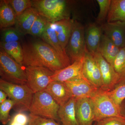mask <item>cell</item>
Returning <instances> with one entry per match:
<instances>
[{"label":"cell","mask_w":125,"mask_h":125,"mask_svg":"<svg viewBox=\"0 0 125 125\" xmlns=\"http://www.w3.org/2000/svg\"><path fill=\"white\" fill-rule=\"evenodd\" d=\"M33 7L39 14L49 22H55L70 18V10L67 1L64 0H32Z\"/></svg>","instance_id":"obj_3"},{"label":"cell","mask_w":125,"mask_h":125,"mask_svg":"<svg viewBox=\"0 0 125 125\" xmlns=\"http://www.w3.org/2000/svg\"><path fill=\"white\" fill-rule=\"evenodd\" d=\"M60 106L45 91L34 94L29 111L31 114L60 121L58 111Z\"/></svg>","instance_id":"obj_5"},{"label":"cell","mask_w":125,"mask_h":125,"mask_svg":"<svg viewBox=\"0 0 125 125\" xmlns=\"http://www.w3.org/2000/svg\"><path fill=\"white\" fill-rule=\"evenodd\" d=\"M18 17L27 9L33 7L32 0H7Z\"/></svg>","instance_id":"obj_31"},{"label":"cell","mask_w":125,"mask_h":125,"mask_svg":"<svg viewBox=\"0 0 125 125\" xmlns=\"http://www.w3.org/2000/svg\"><path fill=\"white\" fill-rule=\"evenodd\" d=\"M94 115V122L112 117H125L122 113L121 109L104 91L99 89L92 97Z\"/></svg>","instance_id":"obj_6"},{"label":"cell","mask_w":125,"mask_h":125,"mask_svg":"<svg viewBox=\"0 0 125 125\" xmlns=\"http://www.w3.org/2000/svg\"><path fill=\"white\" fill-rule=\"evenodd\" d=\"M14 106V103L10 99L0 104V121L2 125H6L11 120L10 111Z\"/></svg>","instance_id":"obj_30"},{"label":"cell","mask_w":125,"mask_h":125,"mask_svg":"<svg viewBox=\"0 0 125 125\" xmlns=\"http://www.w3.org/2000/svg\"><path fill=\"white\" fill-rule=\"evenodd\" d=\"M121 108L122 113V115L125 118V100L122 104Z\"/></svg>","instance_id":"obj_36"},{"label":"cell","mask_w":125,"mask_h":125,"mask_svg":"<svg viewBox=\"0 0 125 125\" xmlns=\"http://www.w3.org/2000/svg\"><path fill=\"white\" fill-rule=\"evenodd\" d=\"M97 1L99 7V11L95 22L102 25L106 22L111 0H97Z\"/></svg>","instance_id":"obj_28"},{"label":"cell","mask_w":125,"mask_h":125,"mask_svg":"<svg viewBox=\"0 0 125 125\" xmlns=\"http://www.w3.org/2000/svg\"><path fill=\"white\" fill-rule=\"evenodd\" d=\"M105 92L118 107L121 108L122 104L125 100V83L117 86L111 91Z\"/></svg>","instance_id":"obj_29"},{"label":"cell","mask_w":125,"mask_h":125,"mask_svg":"<svg viewBox=\"0 0 125 125\" xmlns=\"http://www.w3.org/2000/svg\"><path fill=\"white\" fill-rule=\"evenodd\" d=\"M16 18L15 12L7 0L0 1V29L10 28L15 25Z\"/></svg>","instance_id":"obj_22"},{"label":"cell","mask_w":125,"mask_h":125,"mask_svg":"<svg viewBox=\"0 0 125 125\" xmlns=\"http://www.w3.org/2000/svg\"><path fill=\"white\" fill-rule=\"evenodd\" d=\"M113 67L120 78L119 83L117 86L125 83V47L120 49V52L114 61Z\"/></svg>","instance_id":"obj_25"},{"label":"cell","mask_w":125,"mask_h":125,"mask_svg":"<svg viewBox=\"0 0 125 125\" xmlns=\"http://www.w3.org/2000/svg\"><path fill=\"white\" fill-rule=\"evenodd\" d=\"M85 27L74 20L73 27L66 52L72 63L84 57L87 48L85 39Z\"/></svg>","instance_id":"obj_7"},{"label":"cell","mask_w":125,"mask_h":125,"mask_svg":"<svg viewBox=\"0 0 125 125\" xmlns=\"http://www.w3.org/2000/svg\"><path fill=\"white\" fill-rule=\"evenodd\" d=\"M125 22V0H111L106 22Z\"/></svg>","instance_id":"obj_23"},{"label":"cell","mask_w":125,"mask_h":125,"mask_svg":"<svg viewBox=\"0 0 125 125\" xmlns=\"http://www.w3.org/2000/svg\"><path fill=\"white\" fill-rule=\"evenodd\" d=\"M22 46L23 66H42L55 72L70 65L42 40H29L23 43Z\"/></svg>","instance_id":"obj_1"},{"label":"cell","mask_w":125,"mask_h":125,"mask_svg":"<svg viewBox=\"0 0 125 125\" xmlns=\"http://www.w3.org/2000/svg\"><path fill=\"white\" fill-rule=\"evenodd\" d=\"M39 14L33 7L27 9L16 18L15 28L23 36L29 34Z\"/></svg>","instance_id":"obj_18"},{"label":"cell","mask_w":125,"mask_h":125,"mask_svg":"<svg viewBox=\"0 0 125 125\" xmlns=\"http://www.w3.org/2000/svg\"><path fill=\"white\" fill-rule=\"evenodd\" d=\"M75 100L76 118L79 125H93L94 112L91 98L77 99Z\"/></svg>","instance_id":"obj_12"},{"label":"cell","mask_w":125,"mask_h":125,"mask_svg":"<svg viewBox=\"0 0 125 125\" xmlns=\"http://www.w3.org/2000/svg\"><path fill=\"white\" fill-rule=\"evenodd\" d=\"M41 38L50 45L65 62L69 65L71 64L65 50L62 46L57 38L53 23H48Z\"/></svg>","instance_id":"obj_16"},{"label":"cell","mask_w":125,"mask_h":125,"mask_svg":"<svg viewBox=\"0 0 125 125\" xmlns=\"http://www.w3.org/2000/svg\"><path fill=\"white\" fill-rule=\"evenodd\" d=\"M49 22L42 16L39 14L31 27L29 34L41 38Z\"/></svg>","instance_id":"obj_27"},{"label":"cell","mask_w":125,"mask_h":125,"mask_svg":"<svg viewBox=\"0 0 125 125\" xmlns=\"http://www.w3.org/2000/svg\"><path fill=\"white\" fill-rule=\"evenodd\" d=\"M101 72L102 85L101 90L108 92L118 85L120 78L111 65L99 52L93 54Z\"/></svg>","instance_id":"obj_9"},{"label":"cell","mask_w":125,"mask_h":125,"mask_svg":"<svg viewBox=\"0 0 125 125\" xmlns=\"http://www.w3.org/2000/svg\"><path fill=\"white\" fill-rule=\"evenodd\" d=\"M44 91L48 93L60 106L65 104L72 97L69 90L62 82L52 81Z\"/></svg>","instance_id":"obj_17"},{"label":"cell","mask_w":125,"mask_h":125,"mask_svg":"<svg viewBox=\"0 0 125 125\" xmlns=\"http://www.w3.org/2000/svg\"><path fill=\"white\" fill-rule=\"evenodd\" d=\"M84 59V57L74 62L64 69L54 72L52 77V81L64 83L73 79L84 78L83 74Z\"/></svg>","instance_id":"obj_14"},{"label":"cell","mask_w":125,"mask_h":125,"mask_svg":"<svg viewBox=\"0 0 125 125\" xmlns=\"http://www.w3.org/2000/svg\"><path fill=\"white\" fill-rule=\"evenodd\" d=\"M83 76L90 83L99 89L102 85L100 70L93 54L86 50L83 68Z\"/></svg>","instance_id":"obj_11"},{"label":"cell","mask_w":125,"mask_h":125,"mask_svg":"<svg viewBox=\"0 0 125 125\" xmlns=\"http://www.w3.org/2000/svg\"><path fill=\"white\" fill-rule=\"evenodd\" d=\"M16 62L2 48L0 49L1 79L13 83L26 84L27 82L25 69Z\"/></svg>","instance_id":"obj_4"},{"label":"cell","mask_w":125,"mask_h":125,"mask_svg":"<svg viewBox=\"0 0 125 125\" xmlns=\"http://www.w3.org/2000/svg\"><path fill=\"white\" fill-rule=\"evenodd\" d=\"M27 84L34 94L44 91L51 83L54 72L46 67L38 66H25Z\"/></svg>","instance_id":"obj_8"},{"label":"cell","mask_w":125,"mask_h":125,"mask_svg":"<svg viewBox=\"0 0 125 125\" xmlns=\"http://www.w3.org/2000/svg\"><path fill=\"white\" fill-rule=\"evenodd\" d=\"M103 34L101 25L96 22L88 25L85 28V39L88 51L93 54L98 52Z\"/></svg>","instance_id":"obj_15"},{"label":"cell","mask_w":125,"mask_h":125,"mask_svg":"<svg viewBox=\"0 0 125 125\" xmlns=\"http://www.w3.org/2000/svg\"><path fill=\"white\" fill-rule=\"evenodd\" d=\"M29 115L24 112H18L11 117L9 125H28Z\"/></svg>","instance_id":"obj_33"},{"label":"cell","mask_w":125,"mask_h":125,"mask_svg":"<svg viewBox=\"0 0 125 125\" xmlns=\"http://www.w3.org/2000/svg\"><path fill=\"white\" fill-rule=\"evenodd\" d=\"M0 47L3 48L16 62L23 66L22 48L20 42H0Z\"/></svg>","instance_id":"obj_24"},{"label":"cell","mask_w":125,"mask_h":125,"mask_svg":"<svg viewBox=\"0 0 125 125\" xmlns=\"http://www.w3.org/2000/svg\"><path fill=\"white\" fill-rule=\"evenodd\" d=\"M74 22L73 20L70 18L53 22L57 38L65 50L71 35Z\"/></svg>","instance_id":"obj_19"},{"label":"cell","mask_w":125,"mask_h":125,"mask_svg":"<svg viewBox=\"0 0 125 125\" xmlns=\"http://www.w3.org/2000/svg\"><path fill=\"white\" fill-rule=\"evenodd\" d=\"M102 26L103 34L119 48L125 47V22H106Z\"/></svg>","instance_id":"obj_13"},{"label":"cell","mask_w":125,"mask_h":125,"mask_svg":"<svg viewBox=\"0 0 125 125\" xmlns=\"http://www.w3.org/2000/svg\"><path fill=\"white\" fill-rule=\"evenodd\" d=\"M23 35L15 28L11 27L1 29L0 42H20Z\"/></svg>","instance_id":"obj_26"},{"label":"cell","mask_w":125,"mask_h":125,"mask_svg":"<svg viewBox=\"0 0 125 125\" xmlns=\"http://www.w3.org/2000/svg\"><path fill=\"white\" fill-rule=\"evenodd\" d=\"M93 125H125V117H112L96 122Z\"/></svg>","instance_id":"obj_34"},{"label":"cell","mask_w":125,"mask_h":125,"mask_svg":"<svg viewBox=\"0 0 125 125\" xmlns=\"http://www.w3.org/2000/svg\"><path fill=\"white\" fill-rule=\"evenodd\" d=\"M72 97L77 99L92 98L99 89L85 78L73 79L64 82Z\"/></svg>","instance_id":"obj_10"},{"label":"cell","mask_w":125,"mask_h":125,"mask_svg":"<svg viewBox=\"0 0 125 125\" xmlns=\"http://www.w3.org/2000/svg\"><path fill=\"white\" fill-rule=\"evenodd\" d=\"M8 97L7 94L4 91L0 90V104L4 103Z\"/></svg>","instance_id":"obj_35"},{"label":"cell","mask_w":125,"mask_h":125,"mask_svg":"<svg viewBox=\"0 0 125 125\" xmlns=\"http://www.w3.org/2000/svg\"><path fill=\"white\" fill-rule=\"evenodd\" d=\"M28 125H63L58 122L51 119L46 118L30 113L29 121Z\"/></svg>","instance_id":"obj_32"},{"label":"cell","mask_w":125,"mask_h":125,"mask_svg":"<svg viewBox=\"0 0 125 125\" xmlns=\"http://www.w3.org/2000/svg\"><path fill=\"white\" fill-rule=\"evenodd\" d=\"M0 90L5 92L9 98L13 101L14 111H29L34 94L27 84H16L0 79Z\"/></svg>","instance_id":"obj_2"},{"label":"cell","mask_w":125,"mask_h":125,"mask_svg":"<svg viewBox=\"0 0 125 125\" xmlns=\"http://www.w3.org/2000/svg\"><path fill=\"white\" fill-rule=\"evenodd\" d=\"M75 99L72 97L63 106L60 107L58 116L63 125H79L75 112Z\"/></svg>","instance_id":"obj_20"},{"label":"cell","mask_w":125,"mask_h":125,"mask_svg":"<svg viewBox=\"0 0 125 125\" xmlns=\"http://www.w3.org/2000/svg\"><path fill=\"white\" fill-rule=\"evenodd\" d=\"M120 48L116 46L104 34H103L99 48L98 52L109 64L113 65Z\"/></svg>","instance_id":"obj_21"}]
</instances>
